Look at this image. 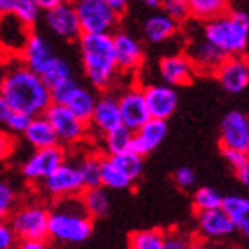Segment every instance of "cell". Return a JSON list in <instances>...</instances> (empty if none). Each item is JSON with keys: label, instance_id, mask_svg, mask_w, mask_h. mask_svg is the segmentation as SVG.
I'll return each instance as SVG.
<instances>
[{"label": "cell", "instance_id": "obj_1", "mask_svg": "<svg viewBox=\"0 0 249 249\" xmlns=\"http://www.w3.org/2000/svg\"><path fill=\"white\" fill-rule=\"evenodd\" d=\"M2 71L0 94L13 110L39 116L52 104V91L41 75L27 68L20 59H13Z\"/></svg>", "mask_w": 249, "mask_h": 249}, {"label": "cell", "instance_id": "obj_2", "mask_svg": "<svg viewBox=\"0 0 249 249\" xmlns=\"http://www.w3.org/2000/svg\"><path fill=\"white\" fill-rule=\"evenodd\" d=\"M77 41L82 71L91 88L96 91H109L120 75L112 47V34L82 32Z\"/></svg>", "mask_w": 249, "mask_h": 249}, {"label": "cell", "instance_id": "obj_3", "mask_svg": "<svg viewBox=\"0 0 249 249\" xmlns=\"http://www.w3.org/2000/svg\"><path fill=\"white\" fill-rule=\"evenodd\" d=\"M93 221L78 196L53 199L48 212V240L61 246L84 244L93 235Z\"/></svg>", "mask_w": 249, "mask_h": 249}, {"label": "cell", "instance_id": "obj_4", "mask_svg": "<svg viewBox=\"0 0 249 249\" xmlns=\"http://www.w3.org/2000/svg\"><path fill=\"white\" fill-rule=\"evenodd\" d=\"M201 36L221 48L226 55L246 52L249 39V13L228 9L224 15L203 21Z\"/></svg>", "mask_w": 249, "mask_h": 249}, {"label": "cell", "instance_id": "obj_5", "mask_svg": "<svg viewBox=\"0 0 249 249\" xmlns=\"http://www.w3.org/2000/svg\"><path fill=\"white\" fill-rule=\"evenodd\" d=\"M48 207L45 199L16 203L7 217L18 242L21 240H47L48 242Z\"/></svg>", "mask_w": 249, "mask_h": 249}, {"label": "cell", "instance_id": "obj_6", "mask_svg": "<svg viewBox=\"0 0 249 249\" xmlns=\"http://www.w3.org/2000/svg\"><path fill=\"white\" fill-rule=\"evenodd\" d=\"M43 114L52 124L53 132L57 135L59 144L64 146L66 150L86 142L91 135L89 124L80 120L78 116L73 114L66 105L59 104V102H52Z\"/></svg>", "mask_w": 249, "mask_h": 249}, {"label": "cell", "instance_id": "obj_7", "mask_svg": "<svg viewBox=\"0 0 249 249\" xmlns=\"http://www.w3.org/2000/svg\"><path fill=\"white\" fill-rule=\"evenodd\" d=\"M77 11L82 32L112 34L120 25V15L110 9L105 0H71Z\"/></svg>", "mask_w": 249, "mask_h": 249}, {"label": "cell", "instance_id": "obj_8", "mask_svg": "<svg viewBox=\"0 0 249 249\" xmlns=\"http://www.w3.org/2000/svg\"><path fill=\"white\" fill-rule=\"evenodd\" d=\"M37 189L41 192V196L50 201L61 199V197L78 196L84 191V182L77 162H70L66 159L37 185Z\"/></svg>", "mask_w": 249, "mask_h": 249}, {"label": "cell", "instance_id": "obj_9", "mask_svg": "<svg viewBox=\"0 0 249 249\" xmlns=\"http://www.w3.org/2000/svg\"><path fill=\"white\" fill-rule=\"evenodd\" d=\"M68 159V150L61 144L32 150V153L21 162L20 175L29 185L37 187L50 173Z\"/></svg>", "mask_w": 249, "mask_h": 249}, {"label": "cell", "instance_id": "obj_10", "mask_svg": "<svg viewBox=\"0 0 249 249\" xmlns=\"http://www.w3.org/2000/svg\"><path fill=\"white\" fill-rule=\"evenodd\" d=\"M52 102L66 105L73 114L78 116L82 121L89 124L91 114H93L94 104H96V94L93 89L86 88L82 84H78L75 78L71 82L64 84L61 88L52 91Z\"/></svg>", "mask_w": 249, "mask_h": 249}, {"label": "cell", "instance_id": "obj_11", "mask_svg": "<svg viewBox=\"0 0 249 249\" xmlns=\"http://www.w3.org/2000/svg\"><path fill=\"white\" fill-rule=\"evenodd\" d=\"M213 75L228 94L242 93L249 86V57H246L244 52L226 55Z\"/></svg>", "mask_w": 249, "mask_h": 249}, {"label": "cell", "instance_id": "obj_12", "mask_svg": "<svg viewBox=\"0 0 249 249\" xmlns=\"http://www.w3.org/2000/svg\"><path fill=\"white\" fill-rule=\"evenodd\" d=\"M221 148H231L249 153V114L230 110L219 124Z\"/></svg>", "mask_w": 249, "mask_h": 249}, {"label": "cell", "instance_id": "obj_13", "mask_svg": "<svg viewBox=\"0 0 249 249\" xmlns=\"http://www.w3.org/2000/svg\"><path fill=\"white\" fill-rule=\"evenodd\" d=\"M43 13H45V25L52 31V34H55L61 39L75 41L82 34L77 11L73 7L71 0H66L52 9L43 11Z\"/></svg>", "mask_w": 249, "mask_h": 249}, {"label": "cell", "instance_id": "obj_14", "mask_svg": "<svg viewBox=\"0 0 249 249\" xmlns=\"http://www.w3.org/2000/svg\"><path fill=\"white\" fill-rule=\"evenodd\" d=\"M197 235L203 240H224L237 231L231 217L223 207L199 210L196 215Z\"/></svg>", "mask_w": 249, "mask_h": 249}, {"label": "cell", "instance_id": "obj_15", "mask_svg": "<svg viewBox=\"0 0 249 249\" xmlns=\"http://www.w3.org/2000/svg\"><path fill=\"white\" fill-rule=\"evenodd\" d=\"M121 124L123 123H121L120 107H118V96L110 91H102V94L96 96V104L89 120V132L102 137Z\"/></svg>", "mask_w": 249, "mask_h": 249}, {"label": "cell", "instance_id": "obj_16", "mask_svg": "<svg viewBox=\"0 0 249 249\" xmlns=\"http://www.w3.org/2000/svg\"><path fill=\"white\" fill-rule=\"evenodd\" d=\"M144 102L151 118L157 120H169L178 107L177 89L169 84H148L142 88Z\"/></svg>", "mask_w": 249, "mask_h": 249}, {"label": "cell", "instance_id": "obj_17", "mask_svg": "<svg viewBox=\"0 0 249 249\" xmlns=\"http://www.w3.org/2000/svg\"><path fill=\"white\" fill-rule=\"evenodd\" d=\"M116 62L120 73H135L144 62V48L137 37L128 32H112Z\"/></svg>", "mask_w": 249, "mask_h": 249}, {"label": "cell", "instance_id": "obj_18", "mask_svg": "<svg viewBox=\"0 0 249 249\" xmlns=\"http://www.w3.org/2000/svg\"><path fill=\"white\" fill-rule=\"evenodd\" d=\"M118 107H120L121 123L132 132L151 118L146 107L142 88H137V86H130L123 93L118 94Z\"/></svg>", "mask_w": 249, "mask_h": 249}, {"label": "cell", "instance_id": "obj_19", "mask_svg": "<svg viewBox=\"0 0 249 249\" xmlns=\"http://www.w3.org/2000/svg\"><path fill=\"white\" fill-rule=\"evenodd\" d=\"M159 73L164 84H169L173 88H182L194 80L196 68L187 53H171L164 55L159 61Z\"/></svg>", "mask_w": 249, "mask_h": 249}, {"label": "cell", "instance_id": "obj_20", "mask_svg": "<svg viewBox=\"0 0 249 249\" xmlns=\"http://www.w3.org/2000/svg\"><path fill=\"white\" fill-rule=\"evenodd\" d=\"M167 135V121L150 118L148 121L141 124L139 128L132 132L130 150L139 153L141 157L150 155L151 151L157 150L164 142Z\"/></svg>", "mask_w": 249, "mask_h": 249}, {"label": "cell", "instance_id": "obj_21", "mask_svg": "<svg viewBox=\"0 0 249 249\" xmlns=\"http://www.w3.org/2000/svg\"><path fill=\"white\" fill-rule=\"evenodd\" d=\"M52 55L53 50L50 47V43L41 34H36V32L31 31L29 37H27L23 47H21L20 53H18V59L27 68H31V70L39 73L43 70V66L52 59Z\"/></svg>", "mask_w": 249, "mask_h": 249}, {"label": "cell", "instance_id": "obj_22", "mask_svg": "<svg viewBox=\"0 0 249 249\" xmlns=\"http://www.w3.org/2000/svg\"><path fill=\"white\" fill-rule=\"evenodd\" d=\"M187 55L192 61L196 71H203V73H213L217 70V66L224 61L226 53L217 48L215 45L205 39L201 36L199 41H194L187 50Z\"/></svg>", "mask_w": 249, "mask_h": 249}, {"label": "cell", "instance_id": "obj_23", "mask_svg": "<svg viewBox=\"0 0 249 249\" xmlns=\"http://www.w3.org/2000/svg\"><path fill=\"white\" fill-rule=\"evenodd\" d=\"M20 137H23V141L31 146L32 150L59 144L57 135L53 132L50 121L45 118V114L32 116L29 124H27V128L23 130V134H21Z\"/></svg>", "mask_w": 249, "mask_h": 249}, {"label": "cell", "instance_id": "obj_24", "mask_svg": "<svg viewBox=\"0 0 249 249\" xmlns=\"http://www.w3.org/2000/svg\"><path fill=\"white\" fill-rule=\"evenodd\" d=\"M142 32H144L146 41L164 43L173 39L180 32V23L177 20H173L171 16H167L166 13H157L144 21Z\"/></svg>", "mask_w": 249, "mask_h": 249}, {"label": "cell", "instance_id": "obj_25", "mask_svg": "<svg viewBox=\"0 0 249 249\" xmlns=\"http://www.w3.org/2000/svg\"><path fill=\"white\" fill-rule=\"evenodd\" d=\"M78 197H80L84 210L93 219L105 217L109 213L110 196H109V191L104 185L84 187V191L78 194Z\"/></svg>", "mask_w": 249, "mask_h": 249}, {"label": "cell", "instance_id": "obj_26", "mask_svg": "<svg viewBox=\"0 0 249 249\" xmlns=\"http://www.w3.org/2000/svg\"><path fill=\"white\" fill-rule=\"evenodd\" d=\"M39 75H41L43 82L50 88V91L61 88V86H64V84H68V82H71L73 78H75L73 77V70H71V66H70V62L64 57H61V55H55V53H53L52 59L43 66Z\"/></svg>", "mask_w": 249, "mask_h": 249}, {"label": "cell", "instance_id": "obj_27", "mask_svg": "<svg viewBox=\"0 0 249 249\" xmlns=\"http://www.w3.org/2000/svg\"><path fill=\"white\" fill-rule=\"evenodd\" d=\"M221 207L228 212L235 224V230L242 233L246 239H249V197L231 194V196H223Z\"/></svg>", "mask_w": 249, "mask_h": 249}, {"label": "cell", "instance_id": "obj_28", "mask_svg": "<svg viewBox=\"0 0 249 249\" xmlns=\"http://www.w3.org/2000/svg\"><path fill=\"white\" fill-rule=\"evenodd\" d=\"M100 185H104L107 191H126L134 185L126 175L116 167V164L109 157L102 153V164H100Z\"/></svg>", "mask_w": 249, "mask_h": 249}, {"label": "cell", "instance_id": "obj_29", "mask_svg": "<svg viewBox=\"0 0 249 249\" xmlns=\"http://www.w3.org/2000/svg\"><path fill=\"white\" fill-rule=\"evenodd\" d=\"M0 15H15L23 23L32 27L39 20L41 11L32 0H0Z\"/></svg>", "mask_w": 249, "mask_h": 249}, {"label": "cell", "instance_id": "obj_30", "mask_svg": "<svg viewBox=\"0 0 249 249\" xmlns=\"http://www.w3.org/2000/svg\"><path fill=\"white\" fill-rule=\"evenodd\" d=\"M189 16L196 21H207L219 15H224L230 9L228 0H187Z\"/></svg>", "mask_w": 249, "mask_h": 249}, {"label": "cell", "instance_id": "obj_31", "mask_svg": "<svg viewBox=\"0 0 249 249\" xmlns=\"http://www.w3.org/2000/svg\"><path fill=\"white\" fill-rule=\"evenodd\" d=\"M110 160L114 162L116 167L120 169L123 175L132 180V182H137L142 175V167H144V157H141L139 153H135L132 150L121 151V153H116V155H107Z\"/></svg>", "mask_w": 249, "mask_h": 249}, {"label": "cell", "instance_id": "obj_32", "mask_svg": "<svg viewBox=\"0 0 249 249\" xmlns=\"http://www.w3.org/2000/svg\"><path fill=\"white\" fill-rule=\"evenodd\" d=\"M102 144H104L105 155H116L121 151L130 150V141H132V130H128L126 126H118V128L110 130L107 134H104L100 137Z\"/></svg>", "mask_w": 249, "mask_h": 249}, {"label": "cell", "instance_id": "obj_33", "mask_svg": "<svg viewBox=\"0 0 249 249\" xmlns=\"http://www.w3.org/2000/svg\"><path fill=\"white\" fill-rule=\"evenodd\" d=\"M166 233L159 228L137 230L128 237V248L132 249H164Z\"/></svg>", "mask_w": 249, "mask_h": 249}, {"label": "cell", "instance_id": "obj_34", "mask_svg": "<svg viewBox=\"0 0 249 249\" xmlns=\"http://www.w3.org/2000/svg\"><path fill=\"white\" fill-rule=\"evenodd\" d=\"M100 164H102V153H88L77 162L84 187L100 185Z\"/></svg>", "mask_w": 249, "mask_h": 249}, {"label": "cell", "instance_id": "obj_35", "mask_svg": "<svg viewBox=\"0 0 249 249\" xmlns=\"http://www.w3.org/2000/svg\"><path fill=\"white\" fill-rule=\"evenodd\" d=\"M223 203V196L221 192L215 191L213 187H199L196 192L192 194V207L196 212L199 210H208V208H217Z\"/></svg>", "mask_w": 249, "mask_h": 249}, {"label": "cell", "instance_id": "obj_36", "mask_svg": "<svg viewBox=\"0 0 249 249\" xmlns=\"http://www.w3.org/2000/svg\"><path fill=\"white\" fill-rule=\"evenodd\" d=\"M18 203V194L13 183L0 178V219H7Z\"/></svg>", "mask_w": 249, "mask_h": 249}, {"label": "cell", "instance_id": "obj_37", "mask_svg": "<svg viewBox=\"0 0 249 249\" xmlns=\"http://www.w3.org/2000/svg\"><path fill=\"white\" fill-rule=\"evenodd\" d=\"M162 13H166L167 16H171L173 20H177L178 23L187 21L189 16V2L187 0H160Z\"/></svg>", "mask_w": 249, "mask_h": 249}, {"label": "cell", "instance_id": "obj_38", "mask_svg": "<svg viewBox=\"0 0 249 249\" xmlns=\"http://www.w3.org/2000/svg\"><path fill=\"white\" fill-rule=\"evenodd\" d=\"M32 116L25 114V112H18V110H13L9 114V118H7V121H5L4 128L9 132V134H13L15 137H18V135L23 134V130L27 128V124H29V121H31Z\"/></svg>", "mask_w": 249, "mask_h": 249}, {"label": "cell", "instance_id": "obj_39", "mask_svg": "<svg viewBox=\"0 0 249 249\" xmlns=\"http://www.w3.org/2000/svg\"><path fill=\"white\" fill-rule=\"evenodd\" d=\"M194 248V240L182 231H171L164 237V249H189Z\"/></svg>", "mask_w": 249, "mask_h": 249}, {"label": "cell", "instance_id": "obj_40", "mask_svg": "<svg viewBox=\"0 0 249 249\" xmlns=\"http://www.w3.org/2000/svg\"><path fill=\"white\" fill-rule=\"evenodd\" d=\"M16 137L7 130H0V167L9 160L16 150Z\"/></svg>", "mask_w": 249, "mask_h": 249}, {"label": "cell", "instance_id": "obj_41", "mask_svg": "<svg viewBox=\"0 0 249 249\" xmlns=\"http://www.w3.org/2000/svg\"><path fill=\"white\" fill-rule=\"evenodd\" d=\"M173 180H175V183H177L178 189H182V191H189V189H192L194 183H196V173H194V169H191V167L182 166L175 171Z\"/></svg>", "mask_w": 249, "mask_h": 249}, {"label": "cell", "instance_id": "obj_42", "mask_svg": "<svg viewBox=\"0 0 249 249\" xmlns=\"http://www.w3.org/2000/svg\"><path fill=\"white\" fill-rule=\"evenodd\" d=\"M18 244L15 231L7 219H0V249H11Z\"/></svg>", "mask_w": 249, "mask_h": 249}, {"label": "cell", "instance_id": "obj_43", "mask_svg": "<svg viewBox=\"0 0 249 249\" xmlns=\"http://www.w3.org/2000/svg\"><path fill=\"white\" fill-rule=\"evenodd\" d=\"M221 153H223L224 160L228 162L233 169H237V167L242 166V164L248 160V157H249V153H246V151L231 150V148H223V150H221Z\"/></svg>", "mask_w": 249, "mask_h": 249}, {"label": "cell", "instance_id": "obj_44", "mask_svg": "<svg viewBox=\"0 0 249 249\" xmlns=\"http://www.w3.org/2000/svg\"><path fill=\"white\" fill-rule=\"evenodd\" d=\"M233 171H235V175H237V178H239V182L249 191V157L242 166L237 167V169H233Z\"/></svg>", "mask_w": 249, "mask_h": 249}, {"label": "cell", "instance_id": "obj_45", "mask_svg": "<svg viewBox=\"0 0 249 249\" xmlns=\"http://www.w3.org/2000/svg\"><path fill=\"white\" fill-rule=\"evenodd\" d=\"M105 2L109 4V7L114 11L116 15H120V16H123L124 13H126L128 4H130V0H105Z\"/></svg>", "mask_w": 249, "mask_h": 249}, {"label": "cell", "instance_id": "obj_46", "mask_svg": "<svg viewBox=\"0 0 249 249\" xmlns=\"http://www.w3.org/2000/svg\"><path fill=\"white\" fill-rule=\"evenodd\" d=\"M11 112H13V109H11L9 104H7V102L2 98V94H0V126H4Z\"/></svg>", "mask_w": 249, "mask_h": 249}, {"label": "cell", "instance_id": "obj_47", "mask_svg": "<svg viewBox=\"0 0 249 249\" xmlns=\"http://www.w3.org/2000/svg\"><path fill=\"white\" fill-rule=\"evenodd\" d=\"M16 246H20L21 249H45L47 240H21Z\"/></svg>", "mask_w": 249, "mask_h": 249}, {"label": "cell", "instance_id": "obj_48", "mask_svg": "<svg viewBox=\"0 0 249 249\" xmlns=\"http://www.w3.org/2000/svg\"><path fill=\"white\" fill-rule=\"evenodd\" d=\"M32 2L37 5L39 11H48L52 9V7H55V5L62 4V2H66V0H32Z\"/></svg>", "mask_w": 249, "mask_h": 249}, {"label": "cell", "instance_id": "obj_49", "mask_svg": "<svg viewBox=\"0 0 249 249\" xmlns=\"http://www.w3.org/2000/svg\"><path fill=\"white\" fill-rule=\"evenodd\" d=\"M146 7H151V9H157L159 5H160V0H141Z\"/></svg>", "mask_w": 249, "mask_h": 249}, {"label": "cell", "instance_id": "obj_50", "mask_svg": "<svg viewBox=\"0 0 249 249\" xmlns=\"http://www.w3.org/2000/svg\"><path fill=\"white\" fill-rule=\"evenodd\" d=\"M2 73L4 71H2V68H0V86H2Z\"/></svg>", "mask_w": 249, "mask_h": 249}]
</instances>
